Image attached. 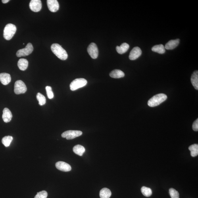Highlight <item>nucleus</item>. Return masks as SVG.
<instances>
[{"instance_id":"5701e85b","label":"nucleus","mask_w":198,"mask_h":198,"mask_svg":"<svg viewBox=\"0 0 198 198\" xmlns=\"http://www.w3.org/2000/svg\"><path fill=\"white\" fill-rule=\"evenodd\" d=\"M191 151V155L192 157H195L198 155V145L197 144L191 145L189 147Z\"/></svg>"},{"instance_id":"412c9836","label":"nucleus","mask_w":198,"mask_h":198,"mask_svg":"<svg viewBox=\"0 0 198 198\" xmlns=\"http://www.w3.org/2000/svg\"><path fill=\"white\" fill-rule=\"evenodd\" d=\"M73 150L75 153L80 156H82L85 152V148L80 145L75 146Z\"/></svg>"},{"instance_id":"ddd939ff","label":"nucleus","mask_w":198,"mask_h":198,"mask_svg":"<svg viewBox=\"0 0 198 198\" xmlns=\"http://www.w3.org/2000/svg\"><path fill=\"white\" fill-rule=\"evenodd\" d=\"M11 78L10 75L6 73L0 74V81L3 85H7L11 82Z\"/></svg>"},{"instance_id":"7c9ffc66","label":"nucleus","mask_w":198,"mask_h":198,"mask_svg":"<svg viewBox=\"0 0 198 198\" xmlns=\"http://www.w3.org/2000/svg\"><path fill=\"white\" fill-rule=\"evenodd\" d=\"M9 1V0H2V2L3 3H8Z\"/></svg>"},{"instance_id":"6ab92c4d","label":"nucleus","mask_w":198,"mask_h":198,"mask_svg":"<svg viewBox=\"0 0 198 198\" xmlns=\"http://www.w3.org/2000/svg\"><path fill=\"white\" fill-rule=\"evenodd\" d=\"M191 82L193 86L197 90L198 89V71L196 70L193 73L191 78Z\"/></svg>"},{"instance_id":"7ed1b4c3","label":"nucleus","mask_w":198,"mask_h":198,"mask_svg":"<svg viewBox=\"0 0 198 198\" xmlns=\"http://www.w3.org/2000/svg\"><path fill=\"white\" fill-rule=\"evenodd\" d=\"M16 30L17 28L15 25L12 24L6 25L3 31L4 38L6 40H10L15 34Z\"/></svg>"},{"instance_id":"cd10ccee","label":"nucleus","mask_w":198,"mask_h":198,"mask_svg":"<svg viewBox=\"0 0 198 198\" xmlns=\"http://www.w3.org/2000/svg\"><path fill=\"white\" fill-rule=\"evenodd\" d=\"M46 91L48 98L50 99H53L54 95L53 91L52 90V88L51 86H47L46 87Z\"/></svg>"},{"instance_id":"bb28decb","label":"nucleus","mask_w":198,"mask_h":198,"mask_svg":"<svg viewBox=\"0 0 198 198\" xmlns=\"http://www.w3.org/2000/svg\"><path fill=\"white\" fill-rule=\"evenodd\" d=\"M169 193L171 198H179L180 195L178 191L173 188H171L169 190Z\"/></svg>"},{"instance_id":"423d86ee","label":"nucleus","mask_w":198,"mask_h":198,"mask_svg":"<svg viewBox=\"0 0 198 198\" xmlns=\"http://www.w3.org/2000/svg\"><path fill=\"white\" fill-rule=\"evenodd\" d=\"M82 131H80L68 130L62 133L61 136L64 138H66L68 140H70L81 136L82 135Z\"/></svg>"},{"instance_id":"f03ea898","label":"nucleus","mask_w":198,"mask_h":198,"mask_svg":"<svg viewBox=\"0 0 198 198\" xmlns=\"http://www.w3.org/2000/svg\"><path fill=\"white\" fill-rule=\"evenodd\" d=\"M167 98V96L164 94H159L154 96L149 100L147 103L148 105L151 107H156L165 101Z\"/></svg>"},{"instance_id":"a211bd4d","label":"nucleus","mask_w":198,"mask_h":198,"mask_svg":"<svg viewBox=\"0 0 198 198\" xmlns=\"http://www.w3.org/2000/svg\"><path fill=\"white\" fill-rule=\"evenodd\" d=\"M28 65V62L27 60L24 58H21L18 60V66L21 70H26L27 68Z\"/></svg>"},{"instance_id":"aec40b11","label":"nucleus","mask_w":198,"mask_h":198,"mask_svg":"<svg viewBox=\"0 0 198 198\" xmlns=\"http://www.w3.org/2000/svg\"><path fill=\"white\" fill-rule=\"evenodd\" d=\"M111 195V191L107 188L102 189L100 191L99 196L101 198H109Z\"/></svg>"},{"instance_id":"c85d7f7f","label":"nucleus","mask_w":198,"mask_h":198,"mask_svg":"<svg viewBox=\"0 0 198 198\" xmlns=\"http://www.w3.org/2000/svg\"><path fill=\"white\" fill-rule=\"evenodd\" d=\"M47 191H43L37 193L34 198H47Z\"/></svg>"},{"instance_id":"b1692460","label":"nucleus","mask_w":198,"mask_h":198,"mask_svg":"<svg viewBox=\"0 0 198 198\" xmlns=\"http://www.w3.org/2000/svg\"><path fill=\"white\" fill-rule=\"evenodd\" d=\"M141 191L142 194L146 197L151 196L152 194V191L151 188L145 186L142 187Z\"/></svg>"},{"instance_id":"0eeeda50","label":"nucleus","mask_w":198,"mask_h":198,"mask_svg":"<svg viewBox=\"0 0 198 198\" xmlns=\"http://www.w3.org/2000/svg\"><path fill=\"white\" fill-rule=\"evenodd\" d=\"M34 47L31 43L27 44L25 48L20 49L17 52L16 55L18 57H24L28 56L32 53Z\"/></svg>"},{"instance_id":"393cba45","label":"nucleus","mask_w":198,"mask_h":198,"mask_svg":"<svg viewBox=\"0 0 198 198\" xmlns=\"http://www.w3.org/2000/svg\"><path fill=\"white\" fill-rule=\"evenodd\" d=\"M13 139V138L10 136H5L2 139V143L6 147H9Z\"/></svg>"},{"instance_id":"39448f33","label":"nucleus","mask_w":198,"mask_h":198,"mask_svg":"<svg viewBox=\"0 0 198 198\" xmlns=\"http://www.w3.org/2000/svg\"><path fill=\"white\" fill-rule=\"evenodd\" d=\"M27 90L26 85L23 81H17L14 85V91L16 94H20L26 92Z\"/></svg>"},{"instance_id":"1a4fd4ad","label":"nucleus","mask_w":198,"mask_h":198,"mask_svg":"<svg viewBox=\"0 0 198 198\" xmlns=\"http://www.w3.org/2000/svg\"><path fill=\"white\" fill-rule=\"evenodd\" d=\"M30 9L35 12H39L42 7V3L40 0H32L30 3Z\"/></svg>"},{"instance_id":"f8f14e48","label":"nucleus","mask_w":198,"mask_h":198,"mask_svg":"<svg viewBox=\"0 0 198 198\" xmlns=\"http://www.w3.org/2000/svg\"><path fill=\"white\" fill-rule=\"evenodd\" d=\"M142 51L139 47H136L133 48L130 52L129 58L131 60H134L137 59L141 56Z\"/></svg>"},{"instance_id":"2eb2a0df","label":"nucleus","mask_w":198,"mask_h":198,"mask_svg":"<svg viewBox=\"0 0 198 198\" xmlns=\"http://www.w3.org/2000/svg\"><path fill=\"white\" fill-rule=\"evenodd\" d=\"M180 39L171 40L169 41L165 46V48L167 50H172L178 46L180 43Z\"/></svg>"},{"instance_id":"20e7f679","label":"nucleus","mask_w":198,"mask_h":198,"mask_svg":"<svg viewBox=\"0 0 198 198\" xmlns=\"http://www.w3.org/2000/svg\"><path fill=\"white\" fill-rule=\"evenodd\" d=\"M86 80L84 78H78L75 79L71 83L70 87L71 90L75 91L85 86L87 84Z\"/></svg>"},{"instance_id":"6e6552de","label":"nucleus","mask_w":198,"mask_h":198,"mask_svg":"<svg viewBox=\"0 0 198 198\" xmlns=\"http://www.w3.org/2000/svg\"><path fill=\"white\" fill-rule=\"evenodd\" d=\"M87 52L91 57L93 59L97 58L99 56V50L96 45L94 43H92L87 48Z\"/></svg>"},{"instance_id":"dca6fc26","label":"nucleus","mask_w":198,"mask_h":198,"mask_svg":"<svg viewBox=\"0 0 198 198\" xmlns=\"http://www.w3.org/2000/svg\"><path fill=\"white\" fill-rule=\"evenodd\" d=\"M129 47H130V46L128 44L124 43H122L120 46H117L116 47V50L118 53L122 55V54L126 53L128 51Z\"/></svg>"},{"instance_id":"c756f323","label":"nucleus","mask_w":198,"mask_h":198,"mask_svg":"<svg viewBox=\"0 0 198 198\" xmlns=\"http://www.w3.org/2000/svg\"><path fill=\"white\" fill-rule=\"evenodd\" d=\"M193 130L195 131H198V119H197L193 123L192 126Z\"/></svg>"},{"instance_id":"9d476101","label":"nucleus","mask_w":198,"mask_h":198,"mask_svg":"<svg viewBox=\"0 0 198 198\" xmlns=\"http://www.w3.org/2000/svg\"><path fill=\"white\" fill-rule=\"evenodd\" d=\"M47 5L48 9L52 12H56L59 9V4L57 0H47Z\"/></svg>"},{"instance_id":"f3484780","label":"nucleus","mask_w":198,"mask_h":198,"mask_svg":"<svg viewBox=\"0 0 198 198\" xmlns=\"http://www.w3.org/2000/svg\"><path fill=\"white\" fill-rule=\"evenodd\" d=\"M109 75L113 78H123L125 76L124 73L121 70H115L110 72Z\"/></svg>"},{"instance_id":"4468645a","label":"nucleus","mask_w":198,"mask_h":198,"mask_svg":"<svg viewBox=\"0 0 198 198\" xmlns=\"http://www.w3.org/2000/svg\"><path fill=\"white\" fill-rule=\"evenodd\" d=\"M3 112L2 118L3 121L5 123L11 121L12 116L10 110L7 108H5Z\"/></svg>"},{"instance_id":"4be33fe9","label":"nucleus","mask_w":198,"mask_h":198,"mask_svg":"<svg viewBox=\"0 0 198 198\" xmlns=\"http://www.w3.org/2000/svg\"><path fill=\"white\" fill-rule=\"evenodd\" d=\"M152 50L153 51L160 54H164L165 53L166 51L165 48L164 46L162 44L154 46L152 48Z\"/></svg>"},{"instance_id":"a878e982","label":"nucleus","mask_w":198,"mask_h":198,"mask_svg":"<svg viewBox=\"0 0 198 198\" xmlns=\"http://www.w3.org/2000/svg\"><path fill=\"white\" fill-rule=\"evenodd\" d=\"M36 98L40 105L43 106L46 103V97L41 93L37 94Z\"/></svg>"},{"instance_id":"9b49d317","label":"nucleus","mask_w":198,"mask_h":198,"mask_svg":"<svg viewBox=\"0 0 198 198\" xmlns=\"http://www.w3.org/2000/svg\"><path fill=\"white\" fill-rule=\"evenodd\" d=\"M57 169L64 172H68L71 170V167L70 164L63 162H58L56 164Z\"/></svg>"},{"instance_id":"f257e3e1","label":"nucleus","mask_w":198,"mask_h":198,"mask_svg":"<svg viewBox=\"0 0 198 198\" xmlns=\"http://www.w3.org/2000/svg\"><path fill=\"white\" fill-rule=\"evenodd\" d=\"M51 48L52 52L59 59L62 60L67 59V52L61 45L57 43H54L51 46Z\"/></svg>"}]
</instances>
